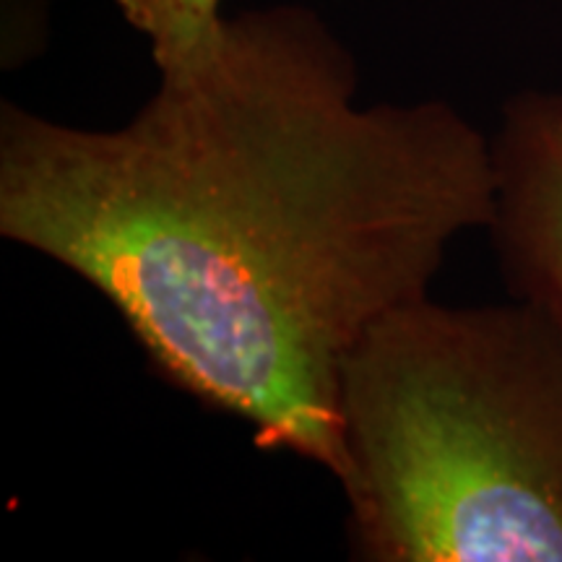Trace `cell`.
I'll use <instances>...</instances> for the list:
<instances>
[{"mask_svg":"<svg viewBox=\"0 0 562 562\" xmlns=\"http://www.w3.org/2000/svg\"><path fill=\"white\" fill-rule=\"evenodd\" d=\"M364 562H562V326L529 300L406 302L339 378Z\"/></svg>","mask_w":562,"mask_h":562,"instance_id":"obj_2","label":"cell"},{"mask_svg":"<svg viewBox=\"0 0 562 562\" xmlns=\"http://www.w3.org/2000/svg\"><path fill=\"white\" fill-rule=\"evenodd\" d=\"M497 211L490 224L518 300L562 326V87L513 97L492 138Z\"/></svg>","mask_w":562,"mask_h":562,"instance_id":"obj_3","label":"cell"},{"mask_svg":"<svg viewBox=\"0 0 562 562\" xmlns=\"http://www.w3.org/2000/svg\"><path fill=\"white\" fill-rule=\"evenodd\" d=\"M495 211L492 138L448 102L357 104L302 5L224 16L121 128L0 104V235L102 292L175 389L334 480L344 360Z\"/></svg>","mask_w":562,"mask_h":562,"instance_id":"obj_1","label":"cell"},{"mask_svg":"<svg viewBox=\"0 0 562 562\" xmlns=\"http://www.w3.org/2000/svg\"><path fill=\"white\" fill-rule=\"evenodd\" d=\"M123 19L149 40L157 68L199 50L224 21L222 0H115Z\"/></svg>","mask_w":562,"mask_h":562,"instance_id":"obj_4","label":"cell"}]
</instances>
